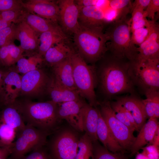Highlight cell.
<instances>
[{
	"label": "cell",
	"instance_id": "obj_1",
	"mask_svg": "<svg viewBox=\"0 0 159 159\" xmlns=\"http://www.w3.org/2000/svg\"><path fill=\"white\" fill-rule=\"evenodd\" d=\"M102 58L97 75L104 93L111 97L132 92L134 83L130 73L131 62L112 54Z\"/></svg>",
	"mask_w": 159,
	"mask_h": 159
},
{
	"label": "cell",
	"instance_id": "obj_2",
	"mask_svg": "<svg viewBox=\"0 0 159 159\" xmlns=\"http://www.w3.org/2000/svg\"><path fill=\"white\" fill-rule=\"evenodd\" d=\"M15 103L25 124L30 125L49 135L57 129L60 121L57 105L52 100L36 102L26 99Z\"/></svg>",
	"mask_w": 159,
	"mask_h": 159
},
{
	"label": "cell",
	"instance_id": "obj_3",
	"mask_svg": "<svg viewBox=\"0 0 159 159\" xmlns=\"http://www.w3.org/2000/svg\"><path fill=\"white\" fill-rule=\"evenodd\" d=\"M131 21L126 16L109 23L104 32L107 39V47L111 54L126 59L130 62L135 61L138 54L137 47L131 42Z\"/></svg>",
	"mask_w": 159,
	"mask_h": 159
},
{
	"label": "cell",
	"instance_id": "obj_4",
	"mask_svg": "<svg viewBox=\"0 0 159 159\" xmlns=\"http://www.w3.org/2000/svg\"><path fill=\"white\" fill-rule=\"evenodd\" d=\"M78 53L87 63L100 60L107 51V38L103 30L87 29L80 26L74 34Z\"/></svg>",
	"mask_w": 159,
	"mask_h": 159
},
{
	"label": "cell",
	"instance_id": "obj_5",
	"mask_svg": "<svg viewBox=\"0 0 159 159\" xmlns=\"http://www.w3.org/2000/svg\"><path fill=\"white\" fill-rule=\"evenodd\" d=\"M70 58L73 76L77 91L89 104L95 106L98 103L95 91L97 77L94 66L88 65L79 54L72 50Z\"/></svg>",
	"mask_w": 159,
	"mask_h": 159
},
{
	"label": "cell",
	"instance_id": "obj_6",
	"mask_svg": "<svg viewBox=\"0 0 159 159\" xmlns=\"http://www.w3.org/2000/svg\"><path fill=\"white\" fill-rule=\"evenodd\" d=\"M49 135L46 132L26 124L11 145V153L7 159H20L33 150L45 146Z\"/></svg>",
	"mask_w": 159,
	"mask_h": 159
},
{
	"label": "cell",
	"instance_id": "obj_7",
	"mask_svg": "<svg viewBox=\"0 0 159 159\" xmlns=\"http://www.w3.org/2000/svg\"><path fill=\"white\" fill-rule=\"evenodd\" d=\"M47 141L48 153L52 159H74L79 138L70 129L56 131Z\"/></svg>",
	"mask_w": 159,
	"mask_h": 159
},
{
	"label": "cell",
	"instance_id": "obj_8",
	"mask_svg": "<svg viewBox=\"0 0 159 159\" xmlns=\"http://www.w3.org/2000/svg\"><path fill=\"white\" fill-rule=\"evenodd\" d=\"M100 113L116 140L123 150H131L136 139L134 132L116 117L109 101L100 104Z\"/></svg>",
	"mask_w": 159,
	"mask_h": 159
},
{
	"label": "cell",
	"instance_id": "obj_9",
	"mask_svg": "<svg viewBox=\"0 0 159 159\" xmlns=\"http://www.w3.org/2000/svg\"><path fill=\"white\" fill-rule=\"evenodd\" d=\"M159 58L148 59L140 64L131 62L130 73L134 83H137L145 91L158 90Z\"/></svg>",
	"mask_w": 159,
	"mask_h": 159
},
{
	"label": "cell",
	"instance_id": "obj_10",
	"mask_svg": "<svg viewBox=\"0 0 159 159\" xmlns=\"http://www.w3.org/2000/svg\"><path fill=\"white\" fill-rule=\"evenodd\" d=\"M51 80L52 77L40 68L24 74L21 76L20 95L28 99L39 98L47 93Z\"/></svg>",
	"mask_w": 159,
	"mask_h": 159
},
{
	"label": "cell",
	"instance_id": "obj_11",
	"mask_svg": "<svg viewBox=\"0 0 159 159\" xmlns=\"http://www.w3.org/2000/svg\"><path fill=\"white\" fill-rule=\"evenodd\" d=\"M57 3L61 28L65 34H74L80 27L78 21L80 8L73 0H60Z\"/></svg>",
	"mask_w": 159,
	"mask_h": 159
},
{
	"label": "cell",
	"instance_id": "obj_12",
	"mask_svg": "<svg viewBox=\"0 0 159 159\" xmlns=\"http://www.w3.org/2000/svg\"><path fill=\"white\" fill-rule=\"evenodd\" d=\"M138 54L135 61L143 63L148 59L159 58V26L155 19L150 20L149 34L137 47Z\"/></svg>",
	"mask_w": 159,
	"mask_h": 159
},
{
	"label": "cell",
	"instance_id": "obj_13",
	"mask_svg": "<svg viewBox=\"0 0 159 159\" xmlns=\"http://www.w3.org/2000/svg\"><path fill=\"white\" fill-rule=\"evenodd\" d=\"M85 102L82 99L57 104V114L59 120L64 119L76 130L83 132L82 110Z\"/></svg>",
	"mask_w": 159,
	"mask_h": 159
},
{
	"label": "cell",
	"instance_id": "obj_14",
	"mask_svg": "<svg viewBox=\"0 0 159 159\" xmlns=\"http://www.w3.org/2000/svg\"><path fill=\"white\" fill-rule=\"evenodd\" d=\"M24 8L27 11L58 24L59 9L58 3L49 0H29L22 1Z\"/></svg>",
	"mask_w": 159,
	"mask_h": 159
},
{
	"label": "cell",
	"instance_id": "obj_15",
	"mask_svg": "<svg viewBox=\"0 0 159 159\" xmlns=\"http://www.w3.org/2000/svg\"><path fill=\"white\" fill-rule=\"evenodd\" d=\"M39 34L27 23L21 20L16 24V39L20 42V47L28 55L37 52Z\"/></svg>",
	"mask_w": 159,
	"mask_h": 159
},
{
	"label": "cell",
	"instance_id": "obj_16",
	"mask_svg": "<svg viewBox=\"0 0 159 159\" xmlns=\"http://www.w3.org/2000/svg\"><path fill=\"white\" fill-rule=\"evenodd\" d=\"M78 21L80 25L82 27L102 30L106 23L104 11L97 6L80 8Z\"/></svg>",
	"mask_w": 159,
	"mask_h": 159
},
{
	"label": "cell",
	"instance_id": "obj_17",
	"mask_svg": "<svg viewBox=\"0 0 159 159\" xmlns=\"http://www.w3.org/2000/svg\"><path fill=\"white\" fill-rule=\"evenodd\" d=\"M21 76L14 70L6 69L4 77V101L3 105L14 103L20 95Z\"/></svg>",
	"mask_w": 159,
	"mask_h": 159
},
{
	"label": "cell",
	"instance_id": "obj_18",
	"mask_svg": "<svg viewBox=\"0 0 159 159\" xmlns=\"http://www.w3.org/2000/svg\"><path fill=\"white\" fill-rule=\"evenodd\" d=\"M117 101L131 114L139 131L148 117L142 100L131 95L120 97Z\"/></svg>",
	"mask_w": 159,
	"mask_h": 159
},
{
	"label": "cell",
	"instance_id": "obj_19",
	"mask_svg": "<svg viewBox=\"0 0 159 159\" xmlns=\"http://www.w3.org/2000/svg\"><path fill=\"white\" fill-rule=\"evenodd\" d=\"M159 128L158 119L150 117L140 130L130 151L131 155L137 153L147 145L151 144L157 129Z\"/></svg>",
	"mask_w": 159,
	"mask_h": 159
},
{
	"label": "cell",
	"instance_id": "obj_20",
	"mask_svg": "<svg viewBox=\"0 0 159 159\" xmlns=\"http://www.w3.org/2000/svg\"><path fill=\"white\" fill-rule=\"evenodd\" d=\"M52 67L53 77L56 81L65 87L77 91L74 80L70 55L63 61Z\"/></svg>",
	"mask_w": 159,
	"mask_h": 159
},
{
	"label": "cell",
	"instance_id": "obj_21",
	"mask_svg": "<svg viewBox=\"0 0 159 159\" xmlns=\"http://www.w3.org/2000/svg\"><path fill=\"white\" fill-rule=\"evenodd\" d=\"M99 113V110L86 102L82 110L83 131L90 138L93 143L98 140L97 129Z\"/></svg>",
	"mask_w": 159,
	"mask_h": 159
},
{
	"label": "cell",
	"instance_id": "obj_22",
	"mask_svg": "<svg viewBox=\"0 0 159 159\" xmlns=\"http://www.w3.org/2000/svg\"><path fill=\"white\" fill-rule=\"evenodd\" d=\"M51 100L57 104L82 99L78 92L64 87L52 77L51 82L47 90Z\"/></svg>",
	"mask_w": 159,
	"mask_h": 159
},
{
	"label": "cell",
	"instance_id": "obj_23",
	"mask_svg": "<svg viewBox=\"0 0 159 159\" xmlns=\"http://www.w3.org/2000/svg\"><path fill=\"white\" fill-rule=\"evenodd\" d=\"M2 105L3 107L0 111V121L14 129L17 136L26 125L22 116L15 102Z\"/></svg>",
	"mask_w": 159,
	"mask_h": 159
},
{
	"label": "cell",
	"instance_id": "obj_24",
	"mask_svg": "<svg viewBox=\"0 0 159 159\" xmlns=\"http://www.w3.org/2000/svg\"><path fill=\"white\" fill-rule=\"evenodd\" d=\"M21 20L25 21L39 34L49 31L64 32L58 24L29 13L26 10L21 17L20 21Z\"/></svg>",
	"mask_w": 159,
	"mask_h": 159
},
{
	"label": "cell",
	"instance_id": "obj_25",
	"mask_svg": "<svg viewBox=\"0 0 159 159\" xmlns=\"http://www.w3.org/2000/svg\"><path fill=\"white\" fill-rule=\"evenodd\" d=\"M97 135L98 140L109 151L113 153H120L124 150L113 136L102 116L100 110Z\"/></svg>",
	"mask_w": 159,
	"mask_h": 159
},
{
	"label": "cell",
	"instance_id": "obj_26",
	"mask_svg": "<svg viewBox=\"0 0 159 159\" xmlns=\"http://www.w3.org/2000/svg\"><path fill=\"white\" fill-rule=\"evenodd\" d=\"M65 41L55 44L44 55V60L51 66L63 61L70 55L72 49L65 43Z\"/></svg>",
	"mask_w": 159,
	"mask_h": 159
},
{
	"label": "cell",
	"instance_id": "obj_27",
	"mask_svg": "<svg viewBox=\"0 0 159 159\" xmlns=\"http://www.w3.org/2000/svg\"><path fill=\"white\" fill-rule=\"evenodd\" d=\"M67 39L64 32L49 31L42 33L39 35L37 53L42 57L52 46Z\"/></svg>",
	"mask_w": 159,
	"mask_h": 159
},
{
	"label": "cell",
	"instance_id": "obj_28",
	"mask_svg": "<svg viewBox=\"0 0 159 159\" xmlns=\"http://www.w3.org/2000/svg\"><path fill=\"white\" fill-rule=\"evenodd\" d=\"M20 46L13 43L0 48V60L2 66L8 67L16 63L23 55Z\"/></svg>",
	"mask_w": 159,
	"mask_h": 159
},
{
	"label": "cell",
	"instance_id": "obj_29",
	"mask_svg": "<svg viewBox=\"0 0 159 159\" xmlns=\"http://www.w3.org/2000/svg\"><path fill=\"white\" fill-rule=\"evenodd\" d=\"M146 98L142 100L148 117H159V92L149 89L145 91Z\"/></svg>",
	"mask_w": 159,
	"mask_h": 159
},
{
	"label": "cell",
	"instance_id": "obj_30",
	"mask_svg": "<svg viewBox=\"0 0 159 159\" xmlns=\"http://www.w3.org/2000/svg\"><path fill=\"white\" fill-rule=\"evenodd\" d=\"M26 58L23 56L16 63V72L23 74L39 68V65L44 60L42 57L38 53L29 55Z\"/></svg>",
	"mask_w": 159,
	"mask_h": 159
},
{
	"label": "cell",
	"instance_id": "obj_31",
	"mask_svg": "<svg viewBox=\"0 0 159 159\" xmlns=\"http://www.w3.org/2000/svg\"><path fill=\"white\" fill-rule=\"evenodd\" d=\"M93 142L85 133L80 138L74 159H93Z\"/></svg>",
	"mask_w": 159,
	"mask_h": 159
},
{
	"label": "cell",
	"instance_id": "obj_32",
	"mask_svg": "<svg viewBox=\"0 0 159 159\" xmlns=\"http://www.w3.org/2000/svg\"><path fill=\"white\" fill-rule=\"evenodd\" d=\"M93 159H127L121 152H111L98 143L97 141L93 143Z\"/></svg>",
	"mask_w": 159,
	"mask_h": 159
},
{
	"label": "cell",
	"instance_id": "obj_33",
	"mask_svg": "<svg viewBox=\"0 0 159 159\" xmlns=\"http://www.w3.org/2000/svg\"><path fill=\"white\" fill-rule=\"evenodd\" d=\"M16 137V133L14 129L0 121V140L4 146L10 145Z\"/></svg>",
	"mask_w": 159,
	"mask_h": 159
},
{
	"label": "cell",
	"instance_id": "obj_34",
	"mask_svg": "<svg viewBox=\"0 0 159 159\" xmlns=\"http://www.w3.org/2000/svg\"><path fill=\"white\" fill-rule=\"evenodd\" d=\"M110 103L111 107L114 112L116 118L133 132L137 131L136 128L129 121L125 109L122 105L117 101Z\"/></svg>",
	"mask_w": 159,
	"mask_h": 159
},
{
	"label": "cell",
	"instance_id": "obj_35",
	"mask_svg": "<svg viewBox=\"0 0 159 159\" xmlns=\"http://www.w3.org/2000/svg\"><path fill=\"white\" fill-rule=\"evenodd\" d=\"M16 24L0 30V48L13 43L16 39Z\"/></svg>",
	"mask_w": 159,
	"mask_h": 159
},
{
	"label": "cell",
	"instance_id": "obj_36",
	"mask_svg": "<svg viewBox=\"0 0 159 159\" xmlns=\"http://www.w3.org/2000/svg\"><path fill=\"white\" fill-rule=\"evenodd\" d=\"M26 10H9L0 12V18L8 22L16 24L20 21Z\"/></svg>",
	"mask_w": 159,
	"mask_h": 159
},
{
	"label": "cell",
	"instance_id": "obj_37",
	"mask_svg": "<svg viewBox=\"0 0 159 159\" xmlns=\"http://www.w3.org/2000/svg\"><path fill=\"white\" fill-rule=\"evenodd\" d=\"M150 23V20L147 27L137 29L132 32L131 40L133 44L139 46L145 40L149 34Z\"/></svg>",
	"mask_w": 159,
	"mask_h": 159
},
{
	"label": "cell",
	"instance_id": "obj_38",
	"mask_svg": "<svg viewBox=\"0 0 159 159\" xmlns=\"http://www.w3.org/2000/svg\"><path fill=\"white\" fill-rule=\"evenodd\" d=\"M22 2V1L18 0H0V12L24 9Z\"/></svg>",
	"mask_w": 159,
	"mask_h": 159
},
{
	"label": "cell",
	"instance_id": "obj_39",
	"mask_svg": "<svg viewBox=\"0 0 159 159\" xmlns=\"http://www.w3.org/2000/svg\"><path fill=\"white\" fill-rule=\"evenodd\" d=\"M45 146L33 150L20 159H52Z\"/></svg>",
	"mask_w": 159,
	"mask_h": 159
},
{
	"label": "cell",
	"instance_id": "obj_40",
	"mask_svg": "<svg viewBox=\"0 0 159 159\" xmlns=\"http://www.w3.org/2000/svg\"><path fill=\"white\" fill-rule=\"evenodd\" d=\"M129 0H109L110 7L113 10L118 11H130L132 9V4Z\"/></svg>",
	"mask_w": 159,
	"mask_h": 159
},
{
	"label": "cell",
	"instance_id": "obj_41",
	"mask_svg": "<svg viewBox=\"0 0 159 159\" xmlns=\"http://www.w3.org/2000/svg\"><path fill=\"white\" fill-rule=\"evenodd\" d=\"M159 12V0H150V1L144 11L146 17L149 18L151 20L155 19V14Z\"/></svg>",
	"mask_w": 159,
	"mask_h": 159
},
{
	"label": "cell",
	"instance_id": "obj_42",
	"mask_svg": "<svg viewBox=\"0 0 159 159\" xmlns=\"http://www.w3.org/2000/svg\"><path fill=\"white\" fill-rule=\"evenodd\" d=\"M141 149L143 150L142 153L150 159H159V147L149 144Z\"/></svg>",
	"mask_w": 159,
	"mask_h": 159
},
{
	"label": "cell",
	"instance_id": "obj_43",
	"mask_svg": "<svg viewBox=\"0 0 159 159\" xmlns=\"http://www.w3.org/2000/svg\"><path fill=\"white\" fill-rule=\"evenodd\" d=\"M3 67H0V103L3 105L4 101V77L6 69Z\"/></svg>",
	"mask_w": 159,
	"mask_h": 159
},
{
	"label": "cell",
	"instance_id": "obj_44",
	"mask_svg": "<svg viewBox=\"0 0 159 159\" xmlns=\"http://www.w3.org/2000/svg\"><path fill=\"white\" fill-rule=\"evenodd\" d=\"M150 20H148L146 18L142 20L131 23V32H132L137 29L147 27L149 24Z\"/></svg>",
	"mask_w": 159,
	"mask_h": 159
},
{
	"label": "cell",
	"instance_id": "obj_45",
	"mask_svg": "<svg viewBox=\"0 0 159 159\" xmlns=\"http://www.w3.org/2000/svg\"><path fill=\"white\" fill-rule=\"evenodd\" d=\"M150 0H135L132 4L131 11L133 9H139L145 11Z\"/></svg>",
	"mask_w": 159,
	"mask_h": 159
},
{
	"label": "cell",
	"instance_id": "obj_46",
	"mask_svg": "<svg viewBox=\"0 0 159 159\" xmlns=\"http://www.w3.org/2000/svg\"><path fill=\"white\" fill-rule=\"evenodd\" d=\"M101 0H78L75 1L78 6L80 8L91 6H99Z\"/></svg>",
	"mask_w": 159,
	"mask_h": 159
},
{
	"label": "cell",
	"instance_id": "obj_47",
	"mask_svg": "<svg viewBox=\"0 0 159 159\" xmlns=\"http://www.w3.org/2000/svg\"><path fill=\"white\" fill-rule=\"evenodd\" d=\"M11 145L0 147V159H7L11 153Z\"/></svg>",
	"mask_w": 159,
	"mask_h": 159
},
{
	"label": "cell",
	"instance_id": "obj_48",
	"mask_svg": "<svg viewBox=\"0 0 159 159\" xmlns=\"http://www.w3.org/2000/svg\"><path fill=\"white\" fill-rule=\"evenodd\" d=\"M151 144L159 147V128L157 130Z\"/></svg>",
	"mask_w": 159,
	"mask_h": 159
},
{
	"label": "cell",
	"instance_id": "obj_49",
	"mask_svg": "<svg viewBox=\"0 0 159 159\" xmlns=\"http://www.w3.org/2000/svg\"><path fill=\"white\" fill-rule=\"evenodd\" d=\"M13 24V23L8 22L0 18V30L9 26Z\"/></svg>",
	"mask_w": 159,
	"mask_h": 159
},
{
	"label": "cell",
	"instance_id": "obj_50",
	"mask_svg": "<svg viewBox=\"0 0 159 159\" xmlns=\"http://www.w3.org/2000/svg\"><path fill=\"white\" fill-rule=\"evenodd\" d=\"M135 159H150L142 153H138L136 155Z\"/></svg>",
	"mask_w": 159,
	"mask_h": 159
},
{
	"label": "cell",
	"instance_id": "obj_51",
	"mask_svg": "<svg viewBox=\"0 0 159 159\" xmlns=\"http://www.w3.org/2000/svg\"><path fill=\"white\" fill-rule=\"evenodd\" d=\"M4 146H4L0 140V147H2Z\"/></svg>",
	"mask_w": 159,
	"mask_h": 159
},
{
	"label": "cell",
	"instance_id": "obj_52",
	"mask_svg": "<svg viewBox=\"0 0 159 159\" xmlns=\"http://www.w3.org/2000/svg\"><path fill=\"white\" fill-rule=\"evenodd\" d=\"M0 67H3L1 65V64L0 61Z\"/></svg>",
	"mask_w": 159,
	"mask_h": 159
}]
</instances>
